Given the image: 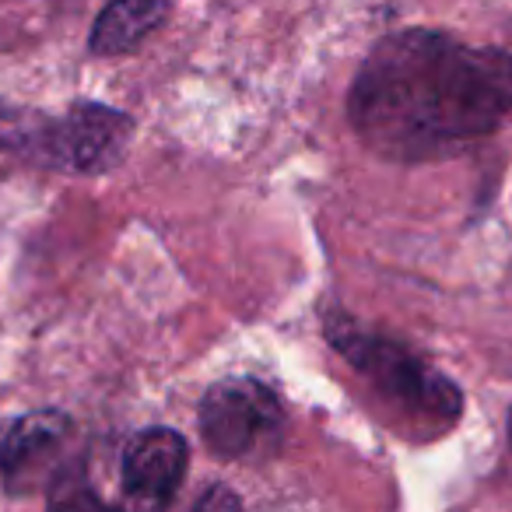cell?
<instances>
[{
  "label": "cell",
  "instance_id": "cell-1",
  "mask_svg": "<svg viewBox=\"0 0 512 512\" xmlns=\"http://www.w3.org/2000/svg\"><path fill=\"white\" fill-rule=\"evenodd\" d=\"M509 116L512 50L470 46L439 29L383 36L348 92V120L358 141L400 165L467 151Z\"/></svg>",
  "mask_w": 512,
  "mask_h": 512
},
{
  "label": "cell",
  "instance_id": "cell-2",
  "mask_svg": "<svg viewBox=\"0 0 512 512\" xmlns=\"http://www.w3.org/2000/svg\"><path fill=\"white\" fill-rule=\"evenodd\" d=\"M327 344L369 383L376 400L393 407L404 428H414L425 439L446 435L463 418V390L442 376L411 344L379 330H365L344 309H327L323 316Z\"/></svg>",
  "mask_w": 512,
  "mask_h": 512
},
{
  "label": "cell",
  "instance_id": "cell-3",
  "mask_svg": "<svg viewBox=\"0 0 512 512\" xmlns=\"http://www.w3.org/2000/svg\"><path fill=\"white\" fill-rule=\"evenodd\" d=\"M134 130V116L106 102H74L64 113L0 102V151L43 169L102 176L127 158Z\"/></svg>",
  "mask_w": 512,
  "mask_h": 512
},
{
  "label": "cell",
  "instance_id": "cell-4",
  "mask_svg": "<svg viewBox=\"0 0 512 512\" xmlns=\"http://www.w3.org/2000/svg\"><path fill=\"white\" fill-rule=\"evenodd\" d=\"M200 435L218 460H242L264 435H274L285 421L281 397L253 376H225L200 397Z\"/></svg>",
  "mask_w": 512,
  "mask_h": 512
},
{
  "label": "cell",
  "instance_id": "cell-5",
  "mask_svg": "<svg viewBox=\"0 0 512 512\" xmlns=\"http://www.w3.org/2000/svg\"><path fill=\"white\" fill-rule=\"evenodd\" d=\"M190 474V442L183 432L151 425L120 456V488L141 505H169Z\"/></svg>",
  "mask_w": 512,
  "mask_h": 512
},
{
  "label": "cell",
  "instance_id": "cell-6",
  "mask_svg": "<svg viewBox=\"0 0 512 512\" xmlns=\"http://www.w3.org/2000/svg\"><path fill=\"white\" fill-rule=\"evenodd\" d=\"M71 432H74L71 414L57 411V407L22 414V418L11 421L0 432V477L11 484L22 481L39 463L50 460V453H57L71 439Z\"/></svg>",
  "mask_w": 512,
  "mask_h": 512
},
{
  "label": "cell",
  "instance_id": "cell-7",
  "mask_svg": "<svg viewBox=\"0 0 512 512\" xmlns=\"http://www.w3.org/2000/svg\"><path fill=\"white\" fill-rule=\"evenodd\" d=\"M169 18V0H106L92 32H88V50L92 57H127L141 50L144 39Z\"/></svg>",
  "mask_w": 512,
  "mask_h": 512
},
{
  "label": "cell",
  "instance_id": "cell-8",
  "mask_svg": "<svg viewBox=\"0 0 512 512\" xmlns=\"http://www.w3.org/2000/svg\"><path fill=\"white\" fill-rule=\"evenodd\" d=\"M197 509L200 512H214V509H242V498L235 495L228 484H221V481H214L211 488L204 491V495L197 498Z\"/></svg>",
  "mask_w": 512,
  "mask_h": 512
},
{
  "label": "cell",
  "instance_id": "cell-9",
  "mask_svg": "<svg viewBox=\"0 0 512 512\" xmlns=\"http://www.w3.org/2000/svg\"><path fill=\"white\" fill-rule=\"evenodd\" d=\"M505 435H509V446H512V407H509V414H505Z\"/></svg>",
  "mask_w": 512,
  "mask_h": 512
}]
</instances>
